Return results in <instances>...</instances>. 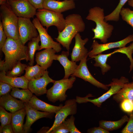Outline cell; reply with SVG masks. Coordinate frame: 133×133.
<instances>
[{
	"instance_id": "cell-5",
	"label": "cell",
	"mask_w": 133,
	"mask_h": 133,
	"mask_svg": "<svg viewBox=\"0 0 133 133\" xmlns=\"http://www.w3.org/2000/svg\"><path fill=\"white\" fill-rule=\"evenodd\" d=\"M129 83V79L124 76H121L119 79L113 78L112 81L107 86H110V88L106 92L99 97L93 99L88 98L92 97L91 94H88L84 97L77 96L76 101L77 103H82L90 102L98 107H100L102 104L111 96L118 92L124 86L125 84Z\"/></svg>"
},
{
	"instance_id": "cell-18",
	"label": "cell",
	"mask_w": 133,
	"mask_h": 133,
	"mask_svg": "<svg viewBox=\"0 0 133 133\" xmlns=\"http://www.w3.org/2000/svg\"><path fill=\"white\" fill-rule=\"evenodd\" d=\"M56 52L52 48L45 49L36 53L35 61L37 64L47 70L53 60H57L58 55L55 54Z\"/></svg>"
},
{
	"instance_id": "cell-19",
	"label": "cell",
	"mask_w": 133,
	"mask_h": 133,
	"mask_svg": "<svg viewBox=\"0 0 133 133\" xmlns=\"http://www.w3.org/2000/svg\"><path fill=\"white\" fill-rule=\"evenodd\" d=\"M0 105L11 113L25 107L24 103L16 99L9 93L0 97Z\"/></svg>"
},
{
	"instance_id": "cell-3",
	"label": "cell",
	"mask_w": 133,
	"mask_h": 133,
	"mask_svg": "<svg viewBox=\"0 0 133 133\" xmlns=\"http://www.w3.org/2000/svg\"><path fill=\"white\" fill-rule=\"evenodd\" d=\"M105 17L104 9L95 6L89 10V13L86 18L88 20L94 21L96 24L95 28L92 29L94 34L92 39H99L103 43L107 42L114 29L112 25L105 20Z\"/></svg>"
},
{
	"instance_id": "cell-23",
	"label": "cell",
	"mask_w": 133,
	"mask_h": 133,
	"mask_svg": "<svg viewBox=\"0 0 133 133\" xmlns=\"http://www.w3.org/2000/svg\"><path fill=\"white\" fill-rule=\"evenodd\" d=\"M12 113L11 124L14 133H24L23 123L26 114L25 107Z\"/></svg>"
},
{
	"instance_id": "cell-16",
	"label": "cell",
	"mask_w": 133,
	"mask_h": 133,
	"mask_svg": "<svg viewBox=\"0 0 133 133\" xmlns=\"http://www.w3.org/2000/svg\"><path fill=\"white\" fill-rule=\"evenodd\" d=\"M43 7L44 9L61 13L75 9L76 6L73 0H45Z\"/></svg>"
},
{
	"instance_id": "cell-30",
	"label": "cell",
	"mask_w": 133,
	"mask_h": 133,
	"mask_svg": "<svg viewBox=\"0 0 133 133\" xmlns=\"http://www.w3.org/2000/svg\"><path fill=\"white\" fill-rule=\"evenodd\" d=\"M129 0H120L119 2L114 10L111 13L105 16V20L117 21L119 19L120 13L123 6Z\"/></svg>"
},
{
	"instance_id": "cell-50",
	"label": "cell",
	"mask_w": 133,
	"mask_h": 133,
	"mask_svg": "<svg viewBox=\"0 0 133 133\" xmlns=\"http://www.w3.org/2000/svg\"></svg>"
},
{
	"instance_id": "cell-12",
	"label": "cell",
	"mask_w": 133,
	"mask_h": 133,
	"mask_svg": "<svg viewBox=\"0 0 133 133\" xmlns=\"http://www.w3.org/2000/svg\"><path fill=\"white\" fill-rule=\"evenodd\" d=\"M76 99H72L66 101L65 105L55 113V119L52 127L46 132L49 133L56 127L62 122L69 115L76 114L77 112V105Z\"/></svg>"
},
{
	"instance_id": "cell-13",
	"label": "cell",
	"mask_w": 133,
	"mask_h": 133,
	"mask_svg": "<svg viewBox=\"0 0 133 133\" xmlns=\"http://www.w3.org/2000/svg\"><path fill=\"white\" fill-rule=\"evenodd\" d=\"M87 57H86L80 61L78 67L74 73L70 76L80 78L98 88L108 90L109 87L107 85L104 84L96 80L89 71L86 64Z\"/></svg>"
},
{
	"instance_id": "cell-4",
	"label": "cell",
	"mask_w": 133,
	"mask_h": 133,
	"mask_svg": "<svg viewBox=\"0 0 133 133\" xmlns=\"http://www.w3.org/2000/svg\"><path fill=\"white\" fill-rule=\"evenodd\" d=\"M0 11L2 25L7 37L14 40L18 39V17L12 11L7 1L0 5Z\"/></svg>"
},
{
	"instance_id": "cell-38",
	"label": "cell",
	"mask_w": 133,
	"mask_h": 133,
	"mask_svg": "<svg viewBox=\"0 0 133 133\" xmlns=\"http://www.w3.org/2000/svg\"><path fill=\"white\" fill-rule=\"evenodd\" d=\"M13 87L5 82H0V96L9 93Z\"/></svg>"
},
{
	"instance_id": "cell-1",
	"label": "cell",
	"mask_w": 133,
	"mask_h": 133,
	"mask_svg": "<svg viewBox=\"0 0 133 133\" xmlns=\"http://www.w3.org/2000/svg\"><path fill=\"white\" fill-rule=\"evenodd\" d=\"M27 46L23 45L19 39L14 40L7 37L1 50L5 58L0 61V71L6 72L11 70L17 63L21 60L28 61L27 54Z\"/></svg>"
},
{
	"instance_id": "cell-2",
	"label": "cell",
	"mask_w": 133,
	"mask_h": 133,
	"mask_svg": "<svg viewBox=\"0 0 133 133\" xmlns=\"http://www.w3.org/2000/svg\"><path fill=\"white\" fill-rule=\"evenodd\" d=\"M66 25L63 30L58 32L56 41L69 51L73 38L78 33L83 32L85 25L80 15L73 14L67 16L65 18Z\"/></svg>"
},
{
	"instance_id": "cell-20",
	"label": "cell",
	"mask_w": 133,
	"mask_h": 133,
	"mask_svg": "<svg viewBox=\"0 0 133 133\" xmlns=\"http://www.w3.org/2000/svg\"><path fill=\"white\" fill-rule=\"evenodd\" d=\"M69 51H63L60 55H58L57 60L64 67L65 75L63 79H68L70 75L73 74L78 66L76 62L70 61L68 57Z\"/></svg>"
},
{
	"instance_id": "cell-6",
	"label": "cell",
	"mask_w": 133,
	"mask_h": 133,
	"mask_svg": "<svg viewBox=\"0 0 133 133\" xmlns=\"http://www.w3.org/2000/svg\"><path fill=\"white\" fill-rule=\"evenodd\" d=\"M76 79L75 77L71 76L69 79L55 81L53 86L47 90L46 97L48 100L53 103L65 100L67 97L66 92L72 87Z\"/></svg>"
},
{
	"instance_id": "cell-8",
	"label": "cell",
	"mask_w": 133,
	"mask_h": 133,
	"mask_svg": "<svg viewBox=\"0 0 133 133\" xmlns=\"http://www.w3.org/2000/svg\"><path fill=\"white\" fill-rule=\"evenodd\" d=\"M10 8L19 17L29 18L36 15L37 9L28 0H7Z\"/></svg>"
},
{
	"instance_id": "cell-11",
	"label": "cell",
	"mask_w": 133,
	"mask_h": 133,
	"mask_svg": "<svg viewBox=\"0 0 133 133\" xmlns=\"http://www.w3.org/2000/svg\"><path fill=\"white\" fill-rule=\"evenodd\" d=\"M132 42H133V34L129 35L123 39L118 41L102 44H99L97 41L94 39L91 46L92 49L88 52V56L90 57L110 49L125 47L127 44Z\"/></svg>"
},
{
	"instance_id": "cell-48",
	"label": "cell",
	"mask_w": 133,
	"mask_h": 133,
	"mask_svg": "<svg viewBox=\"0 0 133 133\" xmlns=\"http://www.w3.org/2000/svg\"></svg>"
},
{
	"instance_id": "cell-42",
	"label": "cell",
	"mask_w": 133,
	"mask_h": 133,
	"mask_svg": "<svg viewBox=\"0 0 133 133\" xmlns=\"http://www.w3.org/2000/svg\"><path fill=\"white\" fill-rule=\"evenodd\" d=\"M89 133H109V131L99 126L90 128L87 130Z\"/></svg>"
},
{
	"instance_id": "cell-10",
	"label": "cell",
	"mask_w": 133,
	"mask_h": 133,
	"mask_svg": "<svg viewBox=\"0 0 133 133\" xmlns=\"http://www.w3.org/2000/svg\"><path fill=\"white\" fill-rule=\"evenodd\" d=\"M32 22L39 33L41 41L40 50L51 48L57 52L60 51L62 49L61 44L53 40L48 33L47 30L43 27L38 19L36 17L33 19Z\"/></svg>"
},
{
	"instance_id": "cell-25",
	"label": "cell",
	"mask_w": 133,
	"mask_h": 133,
	"mask_svg": "<svg viewBox=\"0 0 133 133\" xmlns=\"http://www.w3.org/2000/svg\"><path fill=\"white\" fill-rule=\"evenodd\" d=\"M113 99L118 103H120L126 99L133 101V84L132 82L126 83L118 92L113 95Z\"/></svg>"
},
{
	"instance_id": "cell-14",
	"label": "cell",
	"mask_w": 133,
	"mask_h": 133,
	"mask_svg": "<svg viewBox=\"0 0 133 133\" xmlns=\"http://www.w3.org/2000/svg\"><path fill=\"white\" fill-rule=\"evenodd\" d=\"M55 81L50 77L46 70L41 77L29 81L28 89L36 96H40L46 94L48 84L51 83H53Z\"/></svg>"
},
{
	"instance_id": "cell-7",
	"label": "cell",
	"mask_w": 133,
	"mask_h": 133,
	"mask_svg": "<svg viewBox=\"0 0 133 133\" xmlns=\"http://www.w3.org/2000/svg\"><path fill=\"white\" fill-rule=\"evenodd\" d=\"M36 16L42 25L46 27L47 30L52 26L56 27L58 32L62 31L65 27V19L61 13L43 8L37 9Z\"/></svg>"
},
{
	"instance_id": "cell-33",
	"label": "cell",
	"mask_w": 133,
	"mask_h": 133,
	"mask_svg": "<svg viewBox=\"0 0 133 133\" xmlns=\"http://www.w3.org/2000/svg\"><path fill=\"white\" fill-rule=\"evenodd\" d=\"M120 15L122 19L133 28V11L129 8L123 7Z\"/></svg>"
},
{
	"instance_id": "cell-26",
	"label": "cell",
	"mask_w": 133,
	"mask_h": 133,
	"mask_svg": "<svg viewBox=\"0 0 133 133\" xmlns=\"http://www.w3.org/2000/svg\"><path fill=\"white\" fill-rule=\"evenodd\" d=\"M129 118L125 115L122 116L120 119L117 121L101 120L99 121V126L109 131L116 130L121 128L126 122H127Z\"/></svg>"
},
{
	"instance_id": "cell-24",
	"label": "cell",
	"mask_w": 133,
	"mask_h": 133,
	"mask_svg": "<svg viewBox=\"0 0 133 133\" xmlns=\"http://www.w3.org/2000/svg\"><path fill=\"white\" fill-rule=\"evenodd\" d=\"M117 53L116 50L114 51L106 54L100 53L93 55L90 57V59H94L95 63L94 66L96 67H100L101 68V72L103 75L110 70L111 68L110 66L107 63V59L108 57L113 54Z\"/></svg>"
},
{
	"instance_id": "cell-34",
	"label": "cell",
	"mask_w": 133,
	"mask_h": 133,
	"mask_svg": "<svg viewBox=\"0 0 133 133\" xmlns=\"http://www.w3.org/2000/svg\"><path fill=\"white\" fill-rule=\"evenodd\" d=\"M116 50L117 53H120L125 54L129 59L131 63L129 72H130L133 69V59L132 56V54L133 53V42L128 47L119 48Z\"/></svg>"
},
{
	"instance_id": "cell-27",
	"label": "cell",
	"mask_w": 133,
	"mask_h": 133,
	"mask_svg": "<svg viewBox=\"0 0 133 133\" xmlns=\"http://www.w3.org/2000/svg\"><path fill=\"white\" fill-rule=\"evenodd\" d=\"M40 39L39 35L37 37L32 38L28 44L27 54L28 61H29V66H32L34 62V56L37 50H40V46L39 45Z\"/></svg>"
},
{
	"instance_id": "cell-28",
	"label": "cell",
	"mask_w": 133,
	"mask_h": 133,
	"mask_svg": "<svg viewBox=\"0 0 133 133\" xmlns=\"http://www.w3.org/2000/svg\"><path fill=\"white\" fill-rule=\"evenodd\" d=\"M46 70L37 64L34 66H28L25 70L24 76L29 81H30L42 77Z\"/></svg>"
},
{
	"instance_id": "cell-44",
	"label": "cell",
	"mask_w": 133,
	"mask_h": 133,
	"mask_svg": "<svg viewBox=\"0 0 133 133\" xmlns=\"http://www.w3.org/2000/svg\"><path fill=\"white\" fill-rule=\"evenodd\" d=\"M128 4L129 5L132 7L133 8V0H129Z\"/></svg>"
},
{
	"instance_id": "cell-31",
	"label": "cell",
	"mask_w": 133,
	"mask_h": 133,
	"mask_svg": "<svg viewBox=\"0 0 133 133\" xmlns=\"http://www.w3.org/2000/svg\"><path fill=\"white\" fill-rule=\"evenodd\" d=\"M27 66L26 64L22 63L20 61H19L11 70L6 72V75L11 77L20 76L23 73Z\"/></svg>"
},
{
	"instance_id": "cell-49",
	"label": "cell",
	"mask_w": 133,
	"mask_h": 133,
	"mask_svg": "<svg viewBox=\"0 0 133 133\" xmlns=\"http://www.w3.org/2000/svg\"></svg>"
},
{
	"instance_id": "cell-9",
	"label": "cell",
	"mask_w": 133,
	"mask_h": 133,
	"mask_svg": "<svg viewBox=\"0 0 133 133\" xmlns=\"http://www.w3.org/2000/svg\"><path fill=\"white\" fill-rule=\"evenodd\" d=\"M18 30L19 39L24 45L39 35L37 29L29 18L18 17Z\"/></svg>"
},
{
	"instance_id": "cell-17",
	"label": "cell",
	"mask_w": 133,
	"mask_h": 133,
	"mask_svg": "<svg viewBox=\"0 0 133 133\" xmlns=\"http://www.w3.org/2000/svg\"><path fill=\"white\" fill-rule=\"evenodd\" d=\"M75 43L71 54V61L76 62L81 61L88 56V51L84 47L89 40L88 38L83 39L79 33L75 35Z\"/></svg>"
},
{
	"instance_id": "cell-32",
	"label": "cell",
	"mask_w": 133,
	"mask_h": 133,
	"mask_svg": "<svg viewBox=\"0 0 133 133\" xmlns=\"http://www.w3.org/2000/svg\"><path fill=\"white\" fill-rule=\"evenodd\" d=\"M12 113L7 112L2 106L0 107V120L1 125L0 133L4 126L11 124Z\"/></svg>"
},
{
	"instance_id": "cell-47",
	"label": "cell",
	"mask_w": 133,
	"mask_h": 133,
	"mask_svg": "<svg viewBox=\"0 0 133 133\" xmlns=\"http://www.w3.org/2000/svg\"><path fill=\"white\" fill-rule=\"evenodd\" d=\"M132 82V83H133V81Z\"/></svg>"
},
{
	"instance_id": "cell-41",
	"label": "cell",
	"mask_w": 133,
	"mask_h": 133,
	"mask_svg": "<svg viewBox=\"0 0 133 133\" xmlns=\"http://www.w3.org/2000/svg\"><path fill=\"white\" fill-rule=\"evenodd\" d=\"M28 0L37 9H43V5L45 0Z\"/></svg>"
},
{
	"instance_id": "cell-22",
	"label": "cell",
	"mask_w": 133,
	"mask_h": 133,
	"mask_svg": "<svg viewBox=\"0 0 133 133\" xmlns=\"http://www.w3.org/2000/svg\"><path fill=\"white\" fill-rule=\"evenodd\" d=\"M28 104L34 109L45 112L56 113L59 111L62 106H56L44 102L33 95L28 103Z\"/></svg>"
},
{
	"instance_id": "cell-46",
	"label": "cell",
	"mask_w": 133,
	"mask_h": 133,
	"mask_svg": "<svg viewBox=\"0 0 133 133\" xmlns=\"http://www.w3.org/2000/svg\"><path fill=\"white\" fill-rule=\"evenodd\" d=\"M132 79H133V76L132 77Z\"/></svg>"
},
{
	"instance_id": "cell-15",
	"label": "cell",
	"mask_w": 133,
	"mask_h": 133,
	"mask_svg": "<svg viewBox=\"0 0 133 133\" xmlns=\"http://www.w3.org/2000/svg\"><path fill=\"white\" fill-rule=\"evenodd\" d=\"M24 104L26 111V118L25 123L24 125V133L29 132L30 130L32 125L38 119L43 117L51 118L53 116L54 113L40 112L32 107L28 103H24Z\"/></svg>"
},
{
	"instance_id": "cell-43",
	"label": "cell",
	"mask_w": 133,
	"mask_h": 133,
	"mask_svg": "<svg viewBox=\"0 0 133 133\" xmlns=\"http://www.w3.org/2000/svg\"><path fill=\"white\" fill-rule=\"evenodd\" d=\"M14 133L11 124L4 126L2 128L1 133Z\"/></svg>"
},
{
	"instance_id": "cell-36",
	"label": "cell",
	"mask_w": 133,
	"mask_h": 133,
	"mask_svg": "<svg viewBox=\"0 0 133 133\" xmlns=\"http://www.w3.org/2000/svg\"><path fill=\"white\" fill-rule=\"evenodd\" d=\"M120 103V108L124 112L129 114L133 112V101L126 99Z\"/></svg>"
},
{
	"instance_id": "cell-35",
	"label": "cell",
	"mask_w": 133,
	"mask_h": 133,
	"mask_svg": "<svg viewBox=\"0 0 133 133\" xmlns=\"http://www.w3.org/2000/svg\"><path fill=\"white\" fill-rule=\"evenodd\" d=\"M75 117L72 115L69 118L66 119L63 122L70 133H81L76 127L74 124Z\"/></svg>"
},
{
	"instance_id": "cell-37",
	"label": "cell",
	"mask_w": 133,
	"mask_h": 133,
	"mask_svg": "<svg viewBox=\"0 0 133 133\" xmlns=\"http://www.w3.org/2000/svg\"><path fill=\"white\" fill-rule=\"evenodd\" d=\"M129 114L128 121L126 125L121 131L122 133H133V112Z\"/></svg>"
},
{
	"instance_id": "cell-40",
	"label": "cell",
	"mask_w": 133,
	"mask_h": 133,
	"mask_svg": "<svg viewBox=\"0 0 133 133\" xmlns=\"http://www.w3.org/2000/svg\"><path fill=\"white\" fill-rule=\"evenodd\" d=\"M7 37L4 31L2 22L0 21V49H1L4 45Z\"/></svg>"
},
{
	"instance_id": "cell-21",
	"label": "cell",
	"mask_w": 133,
	"mask_h": 133,
	"mask_svg": "<svg viewBox=\"0 0 133 133\" xmlns=\"http://www.w3.org/2000/svg\"><path fill=\"white\" fill-rule=\"evenodd\" d=\"M0 81L6 83L14 87L28 89L29 81L24 76L20 77H11L6 75L4 71L0 73Z\"/></svg>"
},
{
	"instance_id": "cell-39",
	"label": "cell",
	"mask_w": 133,
	"mask_h": 133,
	"mask_svg": "<svg viewBox=\"0 0 133 133\" xmlns=\"http://www.w3.org/2000/svg\"><path fill=\"white\" fill-rule=\"evenodd\" d=\"M69 132L66 127L62 122L56 127L50 133H67Z\"/></svg>"
},
{
	"instance_id": "cell-45",
	"label": "cell",
	"mask_w": 133,
	"mask_h": 133,
	"mask_svg": "<svg viewBox=\"0 0 133 133\" xmlns=\"http://www.w3.org/2000/svg\"><path fill=\"white\" fill-rule=\"evenodd\" d=\"M61 0H58V1H61Z\"/></svg>"
},
{
	"instance_id": "cell-29",
	"label": "cell",
	"mask_w": 133,
	"mask_h": 133,
	"mask_svg": "<svg viewBox=\"0 0 133 133\" xmlns=\"http://www.w3.org/2000/svg\"><path fill=\"white\" fill-rule=\"evenodd\" d=\"M33 93L28 89H20L13 87L10 94L14 97L18 99L24 103H28L33 96Z\"/></svg>"
}]
</instances>
